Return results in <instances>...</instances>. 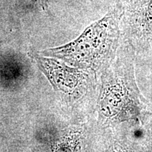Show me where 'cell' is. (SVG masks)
Listing matches in <instances>:
<instances>
[{
  "label": "cell",
  "mask_w": 152,
  "mask_h": 152,
  "mask_svg": "<svg viewBox=\"0 0 152 152\" xmlns=\"http://www.w3.org/2000/svg\"><path fill=\"white\" fill-rule=\"evenodd\" d=\"M131 56L126 54L102 72L98 111L104 128L124 123L142 126L151 117L149 103L137 84Z\"/></svg>",
  "instance_id": "1"
},
{
  "label": "cell",
  "mask_w": 152,
  "mask_h": 152,
  "mask_svg": "<svg viewBox=\"0 0 152 152\" xmlns=\"http://www.w3.org/2000/svg\"><path fill=\"white\" fill-rule=\"evenodd\" d=\"M127 33L133 47H152V0H127Z\"/></svg>",
  "instance_id": "3"
},
{
  "label": "cell",
  "mask_w": 152,
  "mask_h": 152,
  "mask_svg": "<svg viewBox=\"0 0 152 152\" xmlns=\"http://www.w3.org/2000/svg\"><path fill=\"white\" fill-rule=\"evenodd\" d=\"M109 152H137L134 146L129 143L128 141L115 140L110 146Z\"/></svg>",
  "instance_id": "5"
},
{
  "label": "cell",
  "mask_w": 152,
  "mask_h": 152,
  "mask_svg": "<svg viewBox=\"0 0 152 152\" xmlns=\"http://www.w3.org/2000/svg\"><path fill=\"white\" fill-rule=\"evenodd\" d=\"M31 56L56 90L71 94L77 86L83 85L84 77L82 75L83 74L79 71L68 67L53 58H45L34 54Z\"/></svg>",
  "instance_id": "4"
},
{
  "label": "cell",
  "mask_w": 152,
  "mask_h": 152,
  "mask_svg": "<svg viewBox=\"0 0 152 152\" xmlns=\"http://www.w3.org/2000/svg\"><path fill=\"white\" fill-rule=\"evenodd\" d=\"M124 8H113L90 25L81 35L67 45L46 49L41 53L63 60L71 66L94 72L111 66L115 58L120 37L119 25Z\"/></svg>",
  "instance_id": "2"
},
{
  "label": "cell",
  "mask_w": 152,
  "mask_h": 152,
  "mask_svg": "<svg viewBox=\"0 0 152 152\" xmlns=\"http://www.w3.org/2000/svg\"><path fill=\"white\" fill-rule=\"evenodd\" d=\"M145 137L147 140L150 150L152 152V117H151L147 123H146L145 127Z\"/></svg>",
  "instance_id": "6"
},
{
  "label": "cell",
  "mask_w": 152,
  "mask_h": 152,
  "mask_svg": "<svg viewBox=\"0 0 152 152\" xmlns=\"http://www.w3.org/2000/svg\"><path fill=\"white\" fill-rule=\"evenodd\" d=\"M33 1L44 10H47L48 8L49 0H33Z\"/></svg>",
  "instance_id": "7"
}]
</instances>
